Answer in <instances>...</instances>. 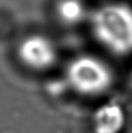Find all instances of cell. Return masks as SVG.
I'll list each match as a JSON object with an SVG mask.
<instances>
[{
    "label": "cell",
    "instance_id": "277c9868",
    "mask_svg": "<svg viewBox=\"0 0 132 133\" xmlns=\"http://www.w3.org/2000/svg\"><path fill=\"white\" fill-rule=\"evenodd\" d=\"M123 123V115L117 104H106L95 116L97 133H117Z\"/></svg>",
    "mask_w": 132,
    "mask_h": 133
},
{
    "label": "cell",
    "instance_id": "6da1fadb",
    "mask_svg": "<svg viewBox=\"0 0 132 133\" xmlns=\"http://www.w3.org/2000/svg\"><path fill=\"white\" fill-rule=\"evenodd\" d=\"M91 29L96 39L111 53H132V8L126 3L105 4L94 13Z\"/></svg>",
    "mask_w": 132,
    "mask_h": 133
},
{
    "label": "cell",
    "instance_id": "5b68a950",
    "mask_svg": "<svg viewBox=\"0 0 132 133\" xmlns=\"http://www.w3.org/2000/svg\"><path fill=\"white\" fill-rule=\"evenodd\" d=\"M60 16L64 20L68 22H73L78 20L82 17L83 8L82 4L77 0H63L58 8Z\"/></svg>",
    "mask_w": 132,
    "mask_h": 133
},
{
    "label": "cell",
    "instance_id": "7a4b0ae2",
    "mask_svg": "<svg viewBox=\"0 0 132 133\" xmlns=\"http://www.w3.org/2000/svg\"><path fill=\"white\" fill-rule=\"evenodd\" d=\"M66 77L73 89L83 95H99L114 82L111 69L93 56H81L68 65Z\"/></svg>",
    "mask_w": 132,
    "mask_h": 133
},
{
    "label": "cell",
    "instance_id": "3957f363",
    "mask_svg": "<svg viewBox=\"0 0 132 133\" xmlns=\"http://www.w3.org/2000/svg\"><path fill=\"white\" fill-rule=\"evenodd\" d=\"M18 56L25 66L42 70L55 63L54 45L42 35H31L23 40L18 47Z\"/></svg>",
    "mask_w": 132,
    "mask_h": 133
}]
</instances>
